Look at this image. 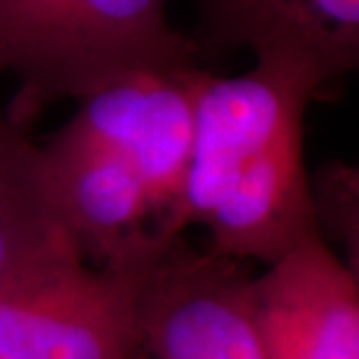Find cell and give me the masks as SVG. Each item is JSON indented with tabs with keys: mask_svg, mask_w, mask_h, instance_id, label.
Here are the masks:
<instances>
[{
	"mask_svg": "<svg viewBox=\"0 0 359 359\" xmlns=\"http://www.w3.org/2000/svg\"><path fill=\"white\" fill-rule=\"evenodd\" d=\"M152 262L89 266L68 250L0 278V359H138Z\"/></svg>",
	"mask_w": 359,
	"mask_h": 359,
	"instance_id": "cell-3",
	"label": "cell"
},
{
	"mask_svg": "<svg viewBox=\"0 0 359 359\" xmlns=\"http://www.w3.org/2000/svg\"><path fill=\"white\" fill-rule=\"evenodd\" d=\"M210 70L198 63L147 68L114 77L80 98L66 124L117 152L152 194L168 233L182 236L187 168L194 145L196 103Z\"/></svg>",
	"mask_w": 359,
	"mask_h": 359,
	"instance_id": "cell-5",
	"label": "cell"
},
{
	"mask_svg": "<svg viewBox=\"0 0 359 359\" xmlns=\"http://www.w3.org/2000/svg\"><path fill=\"white\" fill-rule=\"evenodd\" d=\"M198 59L231 49H294L318 63L329 82L357 68L359 0H196Z\"/></svg>",
	"mask_w": 359,
	"mask_h": 359,
	"instance_id": "cell-8",
	"label": "cell"
},
{
	"mask_svg": "<svg viewBox=\"0 0 359 359\" xmlns=\"http://www.w3.org/2000/svg\"><path fill=\"white\" fill-rule=\"evenodd\" d=\"M329 84L311 56L255 52L252 68L208 73L196 103L180 224L208 231V252L269 266L320 233L304 159L308 105Z\"/></svg>",
	"mask_w": 359,
	"mask_h": 359,
	"instance_id": "cell-1",
	"label": "cell"
},
{
	"mask_svg": "<svg viewBox=\"0 0 359 359\" xmlns=\"http://www.w3.org/2000/svg\"><path fill=\"white\" fill-rule=\"evenodd\" d=\"M198 63L168 0H0V77L19 82L17 121L114 77Z\"/></svg>",
	"mask_w": 359,
	"mask_h": 359,
	"instance_id": "cell-2",
	"label": "cell"
},
{
	"mask_svg": "<svg viewBox=\"0 0 359 359\" xmlns=\"http://www.w3.org/2000/svg\"><path fill=\"white\" fill-rule=\"evenodd\" d=\"M38 163L49 210L87 262H149L175 241L142 177L73 126L63 124L38 145Z\"/></svg>",
	"mask_w": 359,
	"mask_h": 359,
	"instance_id": "cell-4",
	"label": "cell"
},
{
	"mask_svg": "<svg viewBox=\"0 0 359 359\" xmlns=\"http://www.w3.org/2000/svg\"><path fill=\"white\" fill-rule=\"evenodd\" d=\"M264 359H359V280L322 233L250 280Z\"/></svg>",
	"mask_w": 359,
	"mask_h": 359,
	"instance_id": "cell-7",
	"label": "cell"
},
{
	"mask_svg": "<svg viewBox=\"0 0 359 359\" xmlns=\"http://www.w3.org/2000/svg\"><path fill=\"white\" fill-rule=\"evenodd\" d=\"M68 250L77 248L42 194L38 145L0 114V278Z\"/></svg>",
	"mask_w": 359,
	"mask_h": 359,
	"instance_id": "cell-9",
	"label": "cell"
},
{
	"mask_svg": "<svg viewBox=\"0 0 359 359\" xmlns=\"http://www.w3.org/2000/svg\"><path fill=\"white\" fill-rule=\"evenodd\" d=\"M147 359H264L250 278L229 262L168 243L149 264L140 297Z\"/></svg>",
	"mask_w": 359,
	"mask_h": 359,
	"instance_id": "cell-6",
	"label": "cell"
}]
</instances>
